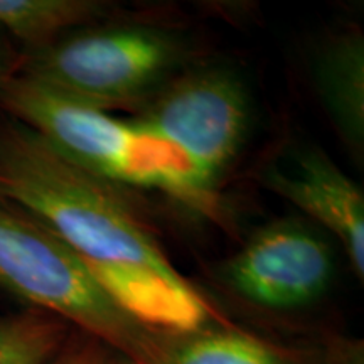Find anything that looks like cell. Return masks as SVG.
Returning a JSON list of instances; mask_svg holds the SVG:
<instances>
[{"label": "cell", "instance_id": "obj_9", "mask_svg": "<svg viewBox=\"0 0 364 364\" xmlns=\"http://www.w3.org/2000/svg\"><path fill=\"white\" fill-rule=\"evenodd\" d=\"M317 95L341 139L356 157L364 149V36L349 29L332 36L312 61Z\"/></svg>", "mask_w": 364, "mask_h": 364}, {"label": "cell", "instance_id": "obj_8", "mask_svg": "<svg viewBox=\"0 0 364 364\" xmlns=\"http://www.w3.org/2000/svg\"><path fill=\"white\" fill-rule=\"evenodd\" d=\"M142 364H318V353L258 338L225 321L191 332L152 329Z\"/></svg>", "mask_w": 364, "mask_h": 364}, {"label": "cell", "instance_id": "obj_6", "mask_svg": "<svg viewBox=\"0 0 364 364\" xmlns=\"http://www.w3.org/2000/svg\"><path fill=\"white\" fill-rule=\"evenodd\" d=\"M0 107L63 157L90 174L130 184L139 129L14 71L0 88Z\"/></svg>", "mask_w": 364, "mask_h": 364}, {"label": "cell", "instance_id": "obj_15", "mask_svg": "<svg viewBox=\"0 0 364 364\" xmlns=\"http://www.w3.org/2000/svg\"><path fill=\"white\" fill-rule=\"evenodd\" d=\"M14 71H16V68H12L11 59H9L6 49H4L2 44H0V88H2V85L6 83V80L12 75Z\"/></svg>", "mask_w": 364, "mask_h": 364}, {"label": "cell", "instance_id": "obj_12", "mask_svg": "<svg viewBox=\"0 0 364 364\" xmlns=\"http://www.w3.org/2000/svg\"><path fill=\"white\" fill-rule=\"evenodd\" d=\"M108 349L110 348L98 339L80 331H73L61 351L48 364H97Z\"/></svg>", "mask_w": 364, "mask_h": 364}, {"label": "cell", "instance_id": "obj_5", "mask_svg": "<svg viewBox=\"0 0 364 364\" xmlns=\"http://www.w3.org/2000/svg\"><path fill=\"white\" fill-rule=\"evenodd\" d=\"M334 253L312 228L273 221L218 267V280L233 297L267 314H295L317 306L334 280Z\"/></svg>", "mask_w": 364, "mask_h": 364}, {"label": "cell", "instance_id": "obj_10", "mask_svg": "<svg viewBox=\"0 0 364 364\" xmlns=\"http://www.w3.org/2000/svg\"><path fill=\"white\" fill-rule=\"evenodd\" d=\"M110 9L98 0H0V31L33 51L66 31L103 19Z\"/></svg>", "mask_w": 364, "mask_h": 364}, {"label": "cell", "instance_id": "obj_1", "mask_svg": "<svg viewBox=\"0 0 364 364\" xmlns=\"http://www.w3.org/2000/svg\"><path fill=\"white\" fill-rule=\"evenodd\" d=\"M0 203L65 241L93 273L182 277L113 184L80 169L21 124L0 130Z\"/></svg>", "mask_w": 364, "mask_h": 364}, {"label": "cell", "instance_id": "obj_3", "mask_svg": "<svg viewBox=\"0 0 364 364\" xmlns=\"http://www.w3.org/2000/svg\"><path fill=\"white\" fill-rule=\"evenodd\" d=\"M186 46L154 27H113L33 49L19 73L98 110L147 100L182 65Z\"/></svg>", "mask_w": 364, "mask_h": 364}, {"label": "cell", "instance_id": "obj_14", "mask_svg": "<svg viewBox=\"0 0 364 364\" xmlns=\"http://www.w3.org/2000/svg\"><path fill=\"white\" fill-rule=\"evenodd\" d=\"M97 364H142V363L135 361V359L125 356V354H122V353L113 351V349H108V351L103 354V358L100 359Z\"/></svg>", "mask_w": 364, "mask_h": 364}, {"label": "cell", "instance_id": "obj_4", "mask_svg": "<svg viewBox=\"0 0 364 364\" xmlns=\"http://www.w3.org/2000/svg\"><path fill=\"white\" fill-rule=\"evenodd\" d=\"M135 122L182 150L216 189L247 140V86L223 68L188 73L159 91Z\"/></svg>", "mask_w": 364, "mask_h": 364}, {"label": "cell", "instance_id": "obj_11", "mask_svg": "<svg viewBox=\"0 0 364 364\" xmlns=\"http://www.w3.org/2000/svg\"><path fill=\"white\" fill-rule=\"evenodd\" d=\"M73 331L68 322L39 309L0 314V364H48Z\"/></svg>", "mask_w": 364, "mask_h": 364}, {"label": "cell", "instance_id": "obj_13", "mask_svg": "<svg viewBox=\"0 0 364 364\" xmlns=\"http://www.w3.org/2000/svg\"><path fill=\"white\" fill-rule=\"evenodd\" d=\"M318 364H364V344L361 339L348 336H329L317 348Z\"/></svg>", "mask_w": 364, "mask_h": 364}, {"label": "cell", "instance_id": "obj_2", "mask_svg": "<svg viewBox=\"0 0 364 364\" xmlns=\"http://www.w3.org/2000/svg\"><path fill=\"white\" fill-rule=\"evenodd\" d=\"M0 287L142 363L152 329L127 314L88 263L24 213L0 203Z\"/></svg>", "mask_w": 364, "mask_h": 364}, {"label": "cell", "instance_id": "obj_7", "mask_svg": "<svg viewBox=\"0 0 364 364\" xmlns=\"http://www.w3.org/2000/svg\"><path fill=\"white\" fill-rule=\"evenodd\" d=\"M263 184L334 235L363 282L364 198L351 177L321 149H304L289 169H268Z\"/></svg>", "mask_w": 364, "mask_h": 364}]
</instances>
